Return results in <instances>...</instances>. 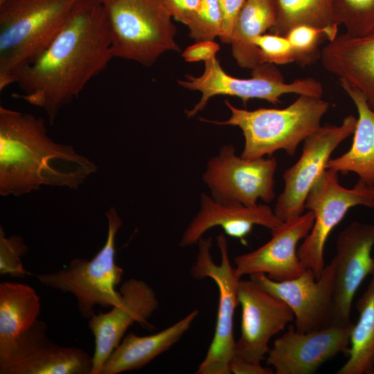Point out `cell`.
Instances as JSON below:
<instances>
[{"instance_id": "1", "label": "cell", "mask_w": 374, "mask_h": 374, "mask_svg": "<svg viewBox=\"0 0 374 374\" xmlns=\"http://www.w3.org/2000/svg\"><path fill=\"white\" fill-rule=\"evenodd\" d=\"M113 58L105 6L80 0L45 49L17 73L23 93L14 94L43 109L53 123L60 108L77 97Z\"/></svg>"}, {"instance_id": "2", "label": "cell", "mask_w": 374, "mask_h": 374, "mask_svg": "<svg viewBox=\"0 0 374 374\" xmlns=\"http://www.w3.org/2000/svg\"><path fill=\"white\" fill-rule=\"evenodd\" d=\"M96 171L72 146L53 141L42 118L0 107L1 195H21L42 186L76 189Z\"/></svg>"}, {"instance_id": "3", "label": "cell", "mask_w": 374, "mask_h": 374, "mask_svg": "<svg viewBox=\"0 0 374 374\" xmlns=\"http://www.w3.org/2000/svg\"><path fill=\"white\" fill-rule=\"evenodd\" d=\"M231 112L226 121L203 119L219 125L238 127L244 138L241 157L254 159L283 150L294 156L299 145L321 127L329 103L321 98L299 95L283 109L259 108L247 110L224 101Z\"/></svg>"}, {"instance_id": "4", "label": "cell", "mask_w": 374, "mask_h": 374, "mask_svg": "<svg viewBox=\"0 0 374 374\" xmlns=\"http://www.w3.org/2000/svg\"><path fill=\"white\" fill-rule=\"evenodd\" d=\"M80 0H8L0 5V91L50 44Z\"/></svg>"}, {"instance_id": "5", "label": "cell", "mask_w": 374, "mask_h": 374, "mask_svg": "<svg viewBox=\"0 0 374 374\" xmlns=\"http://www.w3.org/2000/svg\"><path fill=\"white\" fill-rule=\"evenodd\" d=\"M105 6L113 57L150 66L163 53L179 51L162 0H113Z\"/></svg>"}, {"instance_id": "6", "label": "cell", "mask_w": 374, "mask_h": 374, "mask_svg": "<svg viewBox=\"0 0 374 374\" xmlns=\"http://www.w3.org/2000/svg\"><path fill=\"white\" fill-rule=\"evenodd\" d=\"M105 215L108 222L107 239L93 258H77L57 271L35 275L44 287L72 294L77 299L81 316L87 319L95 314V306L112 308L122 299L116 286L121 280L123 270L116 262L115 247L122 220L114 208Z\"/></svg>"}, {"instance_id": "7", "label": "cell", "mask_w": 374, "mask_h": 374, "mask_svg": "<svg viewBox=\"0 0 374 374\" xmlns=\"http://www.w3.org/2000/svg\"><path fill=\"white\" fill-rule=\"evenodd\" d=\"M178 84L187 89L202 93L199 101L186 111L193 117L203 110L208 100L217 95L240 98L245 105L250 99L265 100L273 105L280 103L284 94L296 93L321 98L323 89L318 80L307 78L285 82L280 71L272 64H263L252 70L251 78H234L226 73L215 57L205 62L203 73L198 77L186 75Z\"/></svg>"}, {"instance_id": "8", "label": "cell", "mask_w": 374, "mask_h": 374, "mask_svg": "<svg viewBox=\"0 0 374 374\" xmlns=\"http://www.w3.org/2000/svg\"><path fill=\"white\" fill-rule=\"evenodd\" d=\"M216 241L221 255L220 264L214 262L211 257L212 238L202 237L197 243L198 252L190 268L193 278H210L216 283L219 291L214 335L205 357L198 366L197 374H231L229 364L235 351L233 316L239 305L238 286L241 276L231 265L224 234H219Z\"/></svg>"}, {"instance_id": "9", "label": "cell", "mask_w": 374, "mask_h": 374, "mask_svg": "<svg viewBox=\"0 0 374 374\" xmlns=\"http://www.w3.org/2000/svg\"><path fill=\"white\" fill-rule=\"evenodd\" d=\"M356 206L374 208V186L359 179L352 188H346L339 184L338 172L332 169H326L310 190L305 208L313 212L314 221L297 253L317 278L326 265L323 251L330 233Z\"/></svg>"}, {"instance_id": "10", "label": "cell", "mask_w": 374, "mask_h": 374, "mask_svg": "<svg viewBox=\"0 0 374 374\" xmlns=\"http://www.w3.org/2000/svg\"><path fill=\"white\" fill-rule=\"evenodd\" d=\"M277 167L274 157L244 159L226 145L208 161L202 179L215 200L255 206L258 199L269 203L275 198Z\"/></svg>"}, {"instance_id": "11", "label": "cell", "mask_w": 374, "mask_h": 374, "mask_svg": "<svg viewBox=\"0 0 374 374\" xmlns=\"http://www.w3.org/2000/svg\"><path fill=\"white\" fill-rule=\"evenodd\" d=\"M357 123V118L348 115L339 125L321 126L304 141L299 160L283 175L284 189L274 209L282 222L304 213L310 190L326 170L334 150L354 133Z\"/></svg>"}, {"instance_id": "12", "label": "cell", "mask_w": 374, "mask_h": 374, "mask_svg": "<svg viewBox=\"0 0 374 374\" xmlns=\"http://www.w3.org/2000/svg\"><path fill=\"white\" fill-rule=\"evenodd\" d=\"M37 320L0 351V374H91L92 355L74 346H62Z\"/></svg>"}, {"instance_id": "13", "label": "cell", "mask_w": 374, "mask_h": 374, "mask_svg": "<svg viewBox=\"0 0 374 374\" xmlns=\"http://www.w3.org/2000/svg\"><path fill=\"white\" fill-rule=\"evenodd\" d=\"M238 299L242 309L241 332L233 355L261 363L269 351V340L294 320V313L284 301L251 279H240Z\"/></svg>"}, {"instance_id": "14", "label": "cell", "mask_w": 374, "mask_h": 374, "mask_svg": "<svg viewBox=\"0 0 374 374\" xmlns=\"http://www.w3.org/2000/svg\"><path fill=\"white\" fill-rule=\"evenodd\" d=\"M334 271L330 260L318 278L310 268L296 278L283 281L274 280L262 273L249 276L284 301L294 313L296 330L307 332L332 325Z\"/></svg>"}, {"instance_id": "15", "label": "cell", "mask_w": 374, "mask_h": 374, "mask_svg": "<svg viewBox=\"0 0 374 374\" xmlns=\"http://www.w3.org/2000/svg\"><path fill=\"white\" fill-rule=\"evenodd\" d=\"M374 224L353 222L339 234L334 264L332 325L351 324L354 296L364 280L374 271Z\"/></svg>"}, {"instance_id": "16", "label": "cell", "mask_w": 374, "mask_h": 374, "mask_svg": "<svg viewBox=\"0 0 374 374\" xmlns=\"http://www.w3.org/2000/svg\"><path fill=\"white\" fill-rule=\"evenodd\" d=\"M353 327L330 325L307 332L290 326L277 338L267 356V364L276 374H312L340 353L348 355Z\"/></svg>"}, {"instance_id": "17", "label": "cell", "mask_w": 374, "mask_h": 374, "mask_svg": "<svg viewBox=\"0 0 374 374\" xmlns=\"http://www.w3.org/2000/svg\"><path fill=\"white\" fill-rule=\"evenodd\" d=\"M119 292L122 299L118 305L108 312L95 313L89 319L88 326L95 342L91 374H100L128 328L134 323L146 324L159 307L154 290L142 280L132 278L125 280Z\"/></svg>"}, {"instance_id": "18", "label": "cell", "mask_w": 374, "mask_h": 374, "mask_svg": "<svg viewBox=\"0 0 374 374\" xmlns=\"http://www.w3.org/2000/svg\"><path fill=\"white\" fill-rule=\"evenodd\" d=\"M314 215L308 210L290 218L274 230L271 239L258 248L234 258L235 267L242 277L257 273L266 274L276 281L300 276L305 267L300 260L296 247L310 233Z\"/></svg>"}, {"instance_id": "19", "label": "cell", "mask_w": 374, "mask_h": 374, "mask_svg": "<svg viewBox=\"0 0 374 374\" xmlns=\"http://www.w3.org/2000/svg\"><path fill=\"white\" fill-rule=\"evenodd\" d=\"M282 223L274 210L266 204L246 206L240 203H222L202 193L200 208L184 231L179 245L188 247L197 244L207 231L216 226L245 244L246 236L255 225L272 231Z\"/></svg>"}, {"instance_id": "20", "label": "cell", "mask_w": 374, "mask_h": 374, "mask_svg": "<svg viewBox=\"0 0 374 374\" xmlns=\"http://www.w3.org/2000/svg\"><path fill=\"white\" fill-rule=\"evenodd\" d=\"M320 58L327 71L358 89L374 111V28L361 35H337Z\"/></svg>"}, {"instance_id": "21", "label": "cell", "mask_w": 374, "mask_h": 374, "mask_svg": "<svg viewBox=\"0 0 374 374\" xmlns=\"http://www.w3.org/2000/svg\"><path fill=\"white\" fill-rule=\"evenodd\" d=\"M198 314L194 310L173 325L150 335L127 334L104 364L100 374H118L145 366L175 344Z\"/></svg>"}, {"instance_id": "22", "label": "cell", "mask_w": 374, "mask_h": 374, "mask_svg": "<svg viewBox=\"0 0 374 374\" xmlns=\"http://www.w3.org/2000/svg\"><path fill=\"white\" fill-rule=\"evenodd\" d=\"M339 82L357 108V123L350 149L341 156L330 159L326 169L342 174L354 172L359 179L374 186V111L358 89L346 82Z\"/></svg>"}, {"instance_id": "23", "label": "cell", "mask_w": 374, "mask_h": 374, "mask_svg": "<svg viewBox=\"0 0 374 374\" xmlns=\"http://www.w3.org/2000/svg\"><path fill=\"white\" fill-rule=\"evenodd\" d=\"M276 18V0H246L238 16L230 43L232 55L240 67L252 71L263 64L253 40L271 30Z\"/></svg>"}, {"instance_id": "24", "label": "cell", "mask_w": 374, "mask_h": 374, "mask_svg": "<svg viewBox=\"0 0 374 374\" xmlns=\"http://www.w3.org/2000/svg\"><path fill=\"white\" fill-rule=\"evenodd\" d=\"M40 309L39 297L32 287L17 282L0 283V351L38 320Z\"/></svg>"}, {"instance_id": "25", "label": "cell", "mask_w": 374, "mask_h": 374, "mask_svg": "<svg viewBox=\"0 0 374 374\" xmlns=\"http://www.w3.org/2000/svg\"><path fill=\"white\" fill-rule=\"evenodd\" d=\"M356 307L359 319L350 333L348 358L337 374H374V276Z\"/></svg>"}, {"instance_id": "26", "label": "cell", "mask_w": 374, "mask_h": 374, "mask_svg": "<svg viewBox=\"0 0 374 374\" xmlns=\"http://www.w3.org/2000/svg\"><path fill=\"white\" fill-rule=\"evenodd\" d=\"M335 0H276V22L272 33L286 36L293 28L309 26L338 30L334 19Z\"/></svg>"}, {"instance_id": "27", "label": "cell", "mask_w": 374, "mask_h": 374, "mask_svg": "<svg viewBox=\"0 0 374 374\" xmlns=\"http://www.w3.org/2000/svg\"><path fill=\"white\" fill-rule=\"evenodd\" d=\"M333 12L335 22L350 35H364L374 28V0H335Z\"/></svg>"}, {"instance_id": "28", "label": "cell", "mask_w": 374, "mask_h": 374, "mask_svg": "<svg viewBox=\"0 0 374 374\" xmlns=\"http://www.w3.org/2000/svg\"><path fill=\"white\" fill-rule=\"evenodd\" d=\"M338 30L319 28L309 26H299L292 28L286 35L294 55L295 62L302 66L311 64L320 57L319 46L326 39L333 40Z\"/></svg>"}, {"instance_id": "29", "label": "cell", "mask_w": 374, "mask_h": 374, "mask_svg": "<svg viewBox=\"0 0 374 374\" xmlns=\"http://www.w3.org/2000/svg\"><path fill=\"white\" fill-rule=\"evenodd\" d=\"M187 27L189 37L197 42L220 37L222 17L218 0H201L198 11Z\"/></svg>"}, {"instance_id": "30", "label": "cell", "mask_w": 374, "mask_h": 374, "mask_svg": "<svg viewBox=\"0 0 374 374\" xmlns=\"http://www.w3.org/2000/svg\"><path fill=\"white\" fill-rule=\"evenodd\" d=\"M28 250V247L21 237L15 235L6 237L3 227L1 226L0 274L19 278H24L30 274L25 269L21 261Z\"/></svg>"}, {"instance_id": "31", "label": "cell", "mask_w": 374, "mask_h": 374, "mask_svg": "<svg viewBox=\"0 0 374 374\" xmlns=\"http://www.w3.org/2000/svg\"><path fill=\"white\" fill-rule=\"evenodd\" d=\"M253 44L259 50L262 64H287L295 62L292 47L286 36L265 33L255 37Z\"/></svg>"}, {"instance_id": "32", "label": "cell", "mask_w": 374, "mask_h": 374, "mask_svg": "<svg viewBox=\"0 0 374 374\" xmlns=\"http://www.w3.org/2000/svg\"><path fill=\"white\" fill-rule=\"evenodd\" d=\"M222 17V30L219 37L223 43L230 44L238 16L246 0H218Z\"/></svg>"}, {"instance_id": "33", "label": "cell", "mask_w": 374, "mask_h": 374, "mask_svg": "<svg viewBox=\"0 0 374 374\" xmlns=\"http://www.w3.org/2000/svg\"><path fill=\"white\" fill-rule=\"evenodd\" d=\"M162 1L172 18L186 26L196 15L201 3V0Z\"/></svg>"}, {"instance_id": "34", "label": "cell", "mask_w": 374, "mask_h": 374, "mask_svg": "<svg viewBox=\"0 0 374 374\" xmlns=\"http://www.w3.org/2000/svg\"><path fill=\"white\" fill-rule=\"evenodd\" d=\"M220 46L214 40L199 41L188 46L181 56L189 62L204 61V62L216 57Z\"/></svg>"}, {"instance_id": "35", "label": "cell", "mask_w": 374, "mask_h": 374, "mask_svg": "<svg viewBox=\"0 0 374 374\" xmlns=\"http://www.w3.org/2000/svg\"><path fill=\"white\" fill-rule=\"evenodd\" d=\"M231 373L234 374H272L274 369L262 366L261 363L244 360L233 355L229 364Z\"/></svg>"}, {"instance_id": "36", "label": "cell", "mask_w": 374, "mask_h": 374, "mask_svg": "<svg viewBox=\"0 0 374 374\" xmlns=\"http://www.w3.org/2000/svg\"><path fill=\"white\" fill-rule=\"evenodd\" d=\"M100 2H101L102 3H103L104 5L105 4H107L108 3L112 1L113 0H97Z\"/></svg>"}, {"instance_id": "37", "label": "cell", "mask_w": 374, "mask_h": 374, "mask_svg": "<svg viewBox=\"0 0 374 374\" xmlns=\"http://www.w3.org/2000/svg\"><path fill=\"white\" fill-rule=\"evenodd\" d=\"M7 1H8V0H0V5L6 2Z\"/></svg>"}, {"instance_id": "38", "label": "cell", "mask_w": 374, "mask_h": 374, "mask_svg": "<svg viewBox=\"0 0 374 374\" xmlns=\"http://www.w3.org/2000/svg\"><path fill=\"white\" fill-rule=\"evenodd\" d=\"M372 276H374V271H373V273Z\"/></svg>"}]
</instances>
